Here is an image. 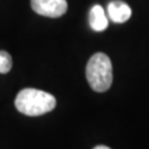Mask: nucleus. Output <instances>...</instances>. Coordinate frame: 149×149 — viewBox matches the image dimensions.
<instances>
[{"label":"nucleus","mask_w":149,"mask_h":149,"mask_svg":"<svg viewBox=\"0 0 149 149\" xmlns=\"http://www.w3.org/2000/svg\"><path fill=\"white\" fill-rule=\"evenodd\" d=\"M93 149H111V148H109V147H107V146H104V145H98V146L94 147Z\"/></svg>","instance_id":"obj_7"},{"label":"nucleus","mask_w":149,"mask_h":149,"mask_svg":"<svg viewBox=\"0 0 149 149\" xmlns=\"http://www.w3.org/2000/svg\"><path fill=\"white\" fill-rule=\"evenodd\" d=\"M31 8L43 17L59 18L68 10L66 0H31Z\"/></svg>","instance_id":"obj_3"},{"label":"nucleus","mask_w":149,"mask_h":149,"mask_svg":"<svg viewBox=\"0 0 149 149\" xmlns=\"http://www.w3.org/2000/svg\"><path fill=\"white\" fill-rule=\"evenodd\" d=\"M18 112L27 116H40L53 111L56 100L52 94L37 90L23 88L18 93L15 101Z\"/></svg>","instance_id":"obj_1"},{"label":"nucleus","mask_w":149,"mask_h":149,"mask_svg":"<svg viewBox=\"0 0 149 149\" xmlns=\"http://www.w3.org/2000/svg\"><path fill=\"white\" fill-rule=\"evenodd\" d=\"M108 17L115 23H124L132 17L130 7L120 0H114L107 6Z\"/></svg>","instance_id":"obj_4"},{"label":"nucleus","mask_w":149,"mask_h":149,"mask_svg":"<svg viewBox=\"0 0 149 149\" xmlns=\"http://www.w3.org/2000/svg\"><path fill=\"white\" fill-rule=\"evenodd\" d=\"M88 21H90L91 28L96 32L104 31L108 27V19L105 15L104 9L100 5H95L92 7V9L90 10Z\"/></svg>","instance_id":"obj_5"},{"label":"nucleus","mask_w":149,"mask_h":149,"mask_svg":"<svg viewBox=\"0 0 149 149\" xmlns=\"http://www.w3.org/2000/svg\"><path fill=\"white\" fill-rule=\"evenodd\" d=\"M86 79L91 88L95 92H105L113 83V66L105 53H95L86 65Z\"/></svg>","instance_id":"obj_2"},{"label":"nucleus","mask_w":149,"mask_h":149,"mask_svg":"<svg viewBox=\"0 0 149 149\" xmlns=\"http://www.w3.org/2000/svg\"><path fill=\"white\" fill-rule=\"evenodd\" d=\"M12 68V58L8 52L0 51V73L6 74Z\"/></svg>","instance_id":"obj_6"}]
</instances>
